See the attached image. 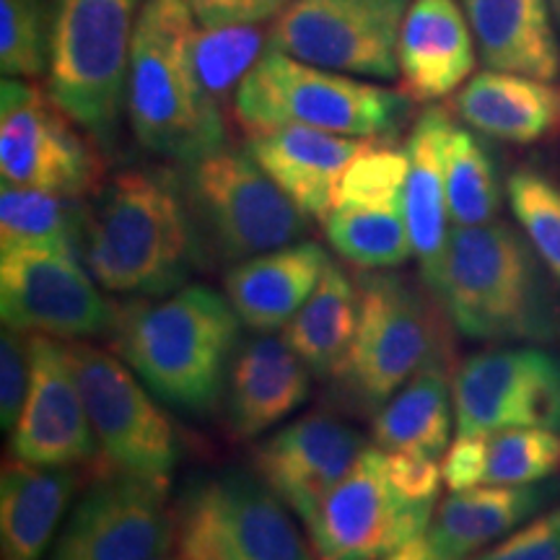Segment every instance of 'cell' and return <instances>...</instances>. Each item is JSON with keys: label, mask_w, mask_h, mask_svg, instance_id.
Masks as SVG:
<instances>
[{"label": "cell", "mask_w": 560, "mask_h": 560, "mask_svg": "<svg viewBox=\"0 0 560 560\" xmlns=\"http://www.w3.org/2000/svg\"><path fill=\"white\" fill-rule=\"evenodd\" d=\"M32 382L30 332L5 327L0 338V425L16 429Z\"/></svg>", "instance_id": "74e56055"}, {"label": "cell", "mask_w": 560, "mask_h": 560, "mask_svg": "<svg viewBox=\"0 0 560 560\" xmlns=\"http://www.w3.org/2000/svg\"><path fill=\"white\" fill-rule=\"evenodd\" d=\"M330 255L317 242H296L236 262L223 291L236 317L255 332H272L296 317L325 276Z\"/></svg>", "instance_id": "7402d4cb"}, {"label": "cell", "mask_w": 560, "mask_h": 560, "mask_svg": "<svg viewBox=\"0 0 560 560\" xmlns=\"http://www.w3.org/2000/svg\"><path fill=\"white\" fill-rule=\"evenodd\" d=\"M359 325V285L330 260L319 285L285 325L283 338L314 376H335L346 361Z\"/></svg>", "instance_id": "f1b7e54d"}, {"label": "cell", "mask_w": 560, "mask_h": 560, "mask_svg": "<svg viewBox=\"0 0 560 560\" xmlns=\"http://www.w3.org/2000/svg\"><path fill=\"white\" fill-rule=\"evenodd\" d=\"M50 0H0V70L5 79H39L50 70Z\"/></svg>", "instance_id": "e575fe53"}, {"label": "cell", "mask_w": 560, "mask_h": 560, "mask_svg": "<svg viewBox=\"0 0 560 560\" xmlns=\"http://www.w3.org/2000/svg\"><path fill=\"white\" fill-rule=\"evenodd\" d=\"M552 280L527 236L490 221L452 231L431 291L465 338L548 342L560 335Z\"/></svg>", "instance_id": "7a4b0ae2"}, {"label": "cell", "mask_w": 560, "mask_h": 560, "mask_svg": "<svg viewBox=\"0 0 560 560\" xmlns=\"http://www.w3.org/2000/svg\"><path fill=\"white\" fill-rule=\"evenodd\" d=\"M81 260L102 289L164 296L195 262L192 221L170 174L125 170L86 206Z\"/></svg>", "instance_id": "3957f363"}, {"label": "cell", "mask_w": 560, "mask_h": 560, "mask_svg": "<svg viewBox=\"0 0 560 560\" xmlns=\"http://www.w3.org/2000/svg\"><path fill=\"white\" fill-rule=\"evenodd\" d=\"M558 493V480L454 490L433 514L425 537L444 556L465 560L486 545L511 535L522 522L548 506Z\"/></svg>", "instance_id": "cb8c5ba5"}, {"label": "cell", "mask_w": 560, "mask_h": 560, "mask_svg": "<svg viewBox=\"0 0 560 560\" xmlns=\"http://www.w3.org/2000/svg\"><path fill=\"white\" fill-rule=\"evenodd\" d=\"M382 560H457V558H450L444 556V552H439L429 542V537L423 535V537H416V540H410L408 545H402L400 550L389 552V556Z\"/></svg>", "instance_id": "b9f144b4"}, {"label": "cell", "mask_w": 560, "mask_h": 560, "mask_svg": "<svg viewBox=\"0 0 560 560\" xmlns=\"http://www.w3.org/2000/svg\"><path fill=\"white\" fill-rule=\"evenodd\" d=\"M195 26L187 0H149L128 73V115L138 143L187 166L219 153L226 140L221 104L200 86L190 60Z\"/></svg>", "instance_id": "277c9868"}, {"label": "cell", "mask_w": 560, "mask_h": 560, "mask_svg": "<svg viewBox=\"0 0 560 560\" xmlns=\"http://www.w3.org/2000/svg\"><path fill=\"white\" fill-rule=\"evenodd\" d=\"M452 125V117L444 109L431 107L418 117L405 143L408 179H405L402 213L410 231L412 255L418 257L429 289L436 283L452 234L446 229L450 202H446L444 179V145Z\"/></svg>", "instance_id": "603a6c76"}, {"label": "cell", "mask_w": 560, "mask_h": 560, "mask_svg": "<svg viewBox=\"0 0 560 560\" xmlns=\"http://www.w3.org/2000/svg\"><path fill=\"white\" fill-rule=\"evenodd\" d=\"M325 234L342 260L361 270L400 268L412 255L402 208L335 206L325 219Z\"/></svg>", "instance_id": "4dcf8cb0"}, {"label": "cell", "mask_w": 560, "mask_h": 560, "mask_svg": "<svg viewBox=\"0 0 560 560\" xmlns=\"http://www.w3.org/2000/svg\"><path fill=\"white\" fill-rule=\"evenodd\" d=\"M433 503L392 486L384 450H363L350 472L304 520L319 560H382L431 527Z\"/></svg>", "instance_id": "5bb4252c"}, {"label": "cell", "mask_w": 560, "mask_h": 560, "mask_svg": "<svg viewBox=\"0 0 560 560\" xmlns=\"http://www.w3.org/2000/svg\"><path fill=\"white\" fill-rule=\"evenodd\" d=\"M457 115L482 136L529 145L560 132V86L532 75L486 70L454 100Z\"/></svg>", "instance_id": "484cf974"}, {"label": "cell", "mask_w": 560, "mask_h": 560, "mask_svg": "<svg viewBox=\"0 0 560 560\" xmlns=\"http://www.w3.org/2000/svg\"><path fill=\"white\" fill-rule=\"evenodd\" d=\"M234 306L208 285H182L122 306L115 346L156 400L202 416L219 405L240 346Z\"/></svg>", "instance_id": "6da1fadb"}, {"label": "cell", "mask_w": 560, "mask_h": 560, "mask_svg": "<svg viewBox=\"0 0 560 560\" xmlns=\"http://www.w3.org/2000/svg\"><path fill=\"white\" fill-rule=\"evenodd\" d=\"M187 195L219 255L229 262L301 242L306 213L249 153L221 149L190 166Z\"/></svg>", "instance_id": "30bf717a"}, {"label": "cell", "mask_w": 560, "mask_h": 560, "mask_svg": "<svg viewBox=\"0 0 560 560\" xmlns=\"http://www.w3.org/2000/svg\"><path fill=\"white\" fill-rule=\"evenodd\" d=\"M312 371L285 338L257 335L236 348L226 382V423L236 439H255L306 402Z\"/></svg>", "instance_id": "ffe728a7"}, {"label": "cell", "mask_w": 560, "mask_h": 560, "mask_svg": "<svg viewBox=\"0 0 560 560\" xmlns=\"http://www.w3.org/2000/svg\"><path fill=\"white\" fill-rule=\"evenodd\" d=\"M450 361L429 363L402 384L371 420V436L384 452H408L439 459L452 439Z\"/></svg>", "instance_id": "83f0119b"}, {"label": "cell", "mask_w": 560, "mask_h": 560, "mask_svg": "<svg viewBox=\"0 0 560 560\" xmlns=\"http://www.w3.org/2000/svg\"><path fill=\"white\" fill-rule=\"evenodd\" d=\"M86 206L81 198L3 182L0 244H45L81 257Z\"/></svg>", "instance_id": "f546056e"}, {"label": "cell", "mask_w": 560, "mask_h": 560, "mask_svg": "<svg viewBox=\"0 0 560 560\" xmlns=\"http://www.w3.org/2000/svg\"><path fill=\"white\" fill-rule=\"evenodd\" d=\"M480 486H529L560 470V431L506 429L480 436Z\"/></svg>", "instance_id": "836d02e7"}, {"label": "cell", "mask_w": 560, "mask_h": 560, "mask_svg": "<svg viewBox=\"0 0 560 560\" xmlns=\"http://www.w3.org/2000/svg\"><path fill=\"white\" fill-rule=\"evenodd\" d=\"M550 11H552V16H556L558 26H560V0H550Z\"/></svg>", "instance_id": "7bdbcfd3"}, {"label": "cell", "mask_w": 560, "mask_h": 560, "mask_svg": "<svg viewBox=\"0 0 560 560\" xmlns=\"http://www.w3.org/2000/svg\"><path fill=\"white\" fill-rule=\"evenodd\" d=\"M450 219L457 226H482L501 210L499 166L475 132L452 125L444 145Z\"/></svg>", "instance_id": "1f68e13d"}, {"label": "cell", "mask_w": 560, "mask_h": 560, "mask_svg": "<svg viewBox=\"0 0 560 560\" xmlns=\"http://www.w3.org/2000/svg\"><path fill=\"white\" fill-rule=\"evenodd\" d=\"M270 47V30L262 24L195 26L190 60L200 86L215 104H223Z\"/></svg>", "instance_id": "d6a6232c"}, {"label": "cell", "mask_w": 560, "mask_h": 560, "mask_svg": "<svg viewBox=\"0 0 560 560\" xmlns=\"http://www.w3.org/2000/svg\"><path fill=\"white\" fill-rule=\"evenodd\" d=\"M117 312L73 252L45 244H0V314L5 327L83 340L115 330Z\"/></svg>", "instance_id": "4fadbf2b"}, {"label": "cell", "mask_w": 560, "mask_h": 560, "mask_svg": "<svg viewBox=\"0 0 560 560\" xmlns=\"http://www.w3.org/2000/svg\"><path fill=\"white\" fill-rule=\"evenodd\" d=\"M81 475L73 467H37L30 462L3 465L0 478V560H42Z\"/></svg>", "instance_id": "4316f807"}, {"label": "cell", "mask_w": 560, "mask_h": 560, "mask_svg": "<svg viewBox=\"0 0 560 560\" xmlns=\"http://www.w3.org/2000/svg\"><path fill=\"white\" fill-rule=\"evenodd\" d=\"M174 545L164 482L102 470L47 560H159Z\"/></svg>", "instance_id": "2e32d148"}, {"label": "cell", "mask_w": 560, "mask_h": 560, "mask_svg": "<svg viewBox=\"0 0 560 560\" xmlns=\"http://www.w3.org/2000/svg\"><path fill=\"white\" fill-rule=\"evenodd\" d=\"M291 0H187L198 26L265 24L276 21Z\"/></svg>", "instance_id": "60d3db41"}, {"label": "cell", "mask_w": 560, "mask_h": 560, "mask_svg": "<svg viewBox=\"0 0 560 560\" xmlns=\"http://www.w3.org/2000/svg\"><path fill=\"white\" fill-rule=\"evenodd\" d=\"M355 285L359 325L332 380L350 402L376 412L420 369L450 361V338L429 301L395 272H361Z\"/></svg>", "instance_id": "52a82bcc"}, {"label": "cell", "mask_w": 560, "mask_h": 560, "mask_svg": "<svg viewBox=\"0 0 560 560\" xmlns=\"http://www.w3.org/2000/svg\"><path fill=\"white\" fill-rule=\"evenodd\" d=\"M179 560H185V558H179Z\"/></svg>", "instance_id": "ee69618b"}, {"label": "cell", "mask_w": 560, "mask_h": 560, "mask_svg": "<svg viewBox=\"0 0 560 560\" xmlns=\"http://www.w3.org/2000/svg\"><path fill=\"white\" fill-rule=\"evenodd\" d=\"M66 350L100 441L102 470L170 486L179 454L177 436L170 418L145 392L149 387L109 350L83 340H70Z\"/></svg>", "instance_id": "9c48e42d"}, {"label": "cell", "mask_w": 560, "mask_h": 560, "mask_svg": "<svg viewBox=\"0 0 560 560\" xmlns=\"http://www.w3.org/2000/svg\"><path fill=\"white\" fill-rule=\"evenodd\" d=\"M412 0H291L270 26V47L335 73L392 81Z\"/></svg>", "instance_id": "8fae6325"}, {"label": "cell", "mask_w": 560, "mask_h": 560, "mask_svg": "<svg viewBox=\"0 0 560 560\" xmlns=\"http://www.w3.org/2000/svg\"><path fill=\"white\" fill-rule=\"evenodd\" d=\"M47 91L91 140L109 149L128 107L130 52L149 0H52Z\"/></svg>", "instance_id": "8992f818"}, {"label": "cell", "mask_w": 560, "mask_h": 560, "mask_svg": "<svg viewBox=\"0 0 560 560\" xmlns=\"http://www.w3.org/2000/svg\"><path fill=\"white\" fill-rule=\"evenodd\" d=\"M289 511L247 472L195 480L174 509V545L185 560H319Z\"/></svg>", "instance_id": "ba28073f"}, {"label": "cell", "mask_w": 560, "mask_h": 560, "mask_svg": "<svg viewBox=\"0 0 560 560\" xmlns=\"http://www.w3.org/2000/svg\"><path fill=\"white\" fill-rule=\"evenodd\" d=\"M506 192L516 223L560 285V185L540 170L522 166L509 177Z\"/></svg>", "instance_id": "d590c367"}, {"label": "cell", "mask_w": 560, "mask_h": 560, "mask_svg": "<svg viewBox=\"0 0 560 560\" xmlns=\"http://www.w3.org/2000/svg\"><path fill=\"white\" fill-rule=\"evenodd\" d=\"M488 70L560 79V42L550 0H462Z\"/></svg>", "instance_id": "d4e9b609"}, {"label": "cell", "mask_w": 560, "mask_h": 560, "mask_svg": "<svg viewBox=\"0 0 560 560\" xmlns=\"http://www.w3.org/2000/svg\"><path fill=\"white\" fill-rule=\"evenodd\" d=\"M247 153L310 219L325 221L342 174L380 138H348L306 125L247 132Z\"/></svg>", "instance_id": "d6986e66"}, {"label": "cell", "mask_w": 560, "mask_h": 560, "mask_svg": "<svg viewBox=\"0 0 560 560\" xmlns=\"http://www.w3.org/2000/svg\"><path fill=\"white\" fill-rule=\"evenodd\" d=\"M384 470L392 486L410 501L436 503L441 478H444L436 459L423 457V454L384 452Z\"/></svg>", "instance_id": "ab89813d"}, {"label": "cell", "mask_w": 560, "mask_h": 560, "mask_svg": "<svg viewBox=\"0 0 560 560\" xmlns=\"http://www.w3.org/2000/svg\"><path fill=\"white\" fill-rule=\"evenodd\" d=\"M405 179H408V153L376 140L342 174L335 206L402 208Z\"/></svg>", "instance_id": "8d00e7d4"}, {"label": "cell", "mask_w": 560, "mask_h": 560, "mask_svg": "<svg viewBox=\"0 0 560 560\" xmlns=\"http://www.w3.org/2000/svg\"><path fill=\"white\" fill-rule=\"evenodd\" d=\"M32 382L11 452L37 467H79L100 462V441L91 429L68 350L50 335H30Z\"/></svg>", "instance_id": "e0dca14e"}, {"label": "cell", "mask_w": 560, "mask_h": 560, "mask_svg": "<svg viewBox=\"0 0 560 560\" xmlns=\"http://www.w3.org/2000/svg\"><path fill=\"white\" fill-rule=\"evenodd\" d=\"M475 560H560V506L535 516Z\"/></svg>", "instance_id": "f35d334b"}, {"label": "cell", "mask_w": 560, "mask_h": 560, "mask_svg": "<svg viewBox=\"0 0 560 560\" xmlns=\"http://www.w3.org/2000/svg\"><path fill=\"white\" fill-rule=\"evenodd\" d=\"M397 66L405 94L429 104L457 91L475 68V37L457 0H412Z\"/></svg>", "instance_id": "44dd1931"}, {"label": "cell", "mask_w": 560, "mask_h": 560, "mask_svg": "<svg viewBox=\"0 0 560 560\" xmlns=\"http://www.w3.org/2000/svg\"><path fill=\"white\" fill-rule=\"evenodd\" d=\"M452 397L457 439L560 431V355L535 346L475 353L454 374Z\"/></svg>", "instance_id": "9a60e30c"}, {"label": "cell", "mask_w": 560, "mask_h": 560, "mask_svg": "<svg viewBox=\"0 0 560 560\" xmlns=\"http://www.w3.org/2000/svg\"><path fill=\"white\" fill-rule=\"evenodd\" d=\"M0 174L11 185L83 198L102 187L104 164L50 91L30 79H3Z\"/></svg>", "instance_id": "7c38bea8"}, {"label": "cell", "mask_w": 560, "mask_h": 560, "mask_svg": "<svg viewBox=\"0 0 560 560\" xmlns=\"http://www.w3.org/2000/svg\"><path fill=\"white\" fill-rule=\"evenodd\" d=\"M410 96L335 73L268 47L234 94V115L247 132L306 125L348 138H395Z\"/></svg>", "instance_id": "5b68a950"}, {"label": "cell", "mask_w": 560, "mask_h": 560, "mask_svg": "<svg viewBox=\"0 0 560 560\" xmlns=\"http://www.w3.org/2000/svg\"><path fill=\"white\" fill-rule=\"evenodd\" d=\"M366 450L363 433L312 412L272 433L255 450V470L301 522L350 472Z\"/></svg>", "instance_id": "ac0fdd59"}]
</instances>
